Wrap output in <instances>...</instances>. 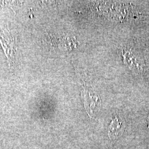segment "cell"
<instances>
[{
    "instance_id": "obj_1",
    "label": "cell",
    "mask_w": 149,
    "mask_h": 149,
    "mask_svg": "<svg viewBox=\"0 0 149 149\" xmlns=\"http://www.w3.org/2000/svg\"><path fill=\"white\" fill-rule=\"evenodd\" d=\"M0 43L8 60L10 70L13 68L15 54L13 38L7 29H0Z\"/></svg>"
},
{
    "instance_id": "obj_2",
    "label": "cell",
    "mask_w": 149,
    "mask_h": 149,
    "mask_svg": "<svg viewBox=\"0 0 149 149\" xmlns=\"http://www.w3.org/2000/svg\"><path fill=\"white\" fill-rule=\"evenodd\" d=\"M124 131L122 122L117 116L112 119L108 129V136L111 140H115L119 137Z\"/></svg>"
},
{
    "instance_id": "obj_3",
    "label": "cell",
    "mask_w": 149,
    "mask_h": 149,
    "mask_svg": "<svg viewBox=\"0 0 149 149\" xmlns=\"http://www.w3.org/2000/svg\"><path fill=\"white\" fill-rule=\"evenodd\" d=\"M84 98L86 109L91 117V115L94 114L96 107H98L99 105H100V104H98L100 100L97 97H95L93 96H91L90 93L88 95H84Z\"/></svg>"
},
{
    "instance_id": "obj_4",
    "label": "cell",
    "mask_w": 149,
    "mask_h": 149,
    "mask_svg": "<svg viewBox=\"0 0 149 149\" xmlns=\"http://www.w3.org/2000/svg\"></svg>"
}]
</instances>
